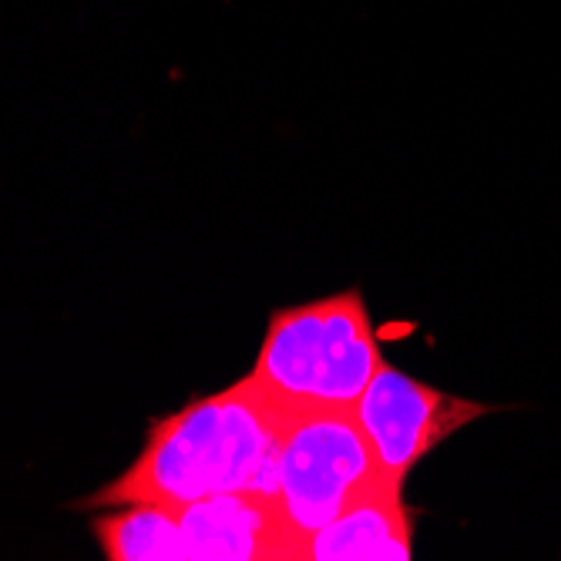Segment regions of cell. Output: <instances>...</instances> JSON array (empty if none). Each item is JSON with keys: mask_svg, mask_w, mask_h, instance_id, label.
<instances>
[{"mask_svg": "<svg viewBox=\"0 0 561 561\" xmlns=\"http://www.w3.org/2000/svg\"><path fill=\"white\" fill-rule=\"evenodd\" d=\"M293 407L256 377L198 397L182 411L151 421L135 461L81 507L192 504L229 491L276 497L279 440Z\"/></svg>", "mask_w": 561, "mask_h": 561, "instance_id": "cell-1", "label": "cell"}, {"mask_svg": "<svg viewBox=\"0 0 561 561\" xmlns=\"http://www.w3.org/2000/svg\"><path fill=\"white\" fill-rule=\"evenodd\" d=\"M380 364L364 293L343 289L276 310L252 377L293 411H353Z\"/></svg>", "mask_w": 561, "mask_h": 561, "instance_id": "cell-2", "label": "cell"}, {"mask_svg": "<svg viewBox=\"0 0 561 561\" xmlns=\"http://www.w3.org/2000/svg\"><path fill=\"white\" fill-rule=\"evenodd\" d=\"M387 484L397 481L377 465L353 411H323V407L289 411L279 440L276 504L302 541V554L306 541L343 515L353 501Z\"/></svg>", "mask_w": 561, "mask_h": 561, "instance_id": "cell-3", "label": "cell"}, {"mask_svg": "<svg viewBox=\"0 0 561 561\" xmlns=\"http://www.w3.org/2000/svg\"><path fill=\"white\" fill-rule=\"evenodd\" d=\"M494 407L447 393L400 374L387 360L353 403V421L374 447L377 465L397 484L447 437L491 414Z\"/></svg>", "mask_w": 561, "mask_h": 561, "instance_id": "cell-4", "label": "cell"}, {"mask_svg": "<svg viewBox=\"0 0 561 561\" xmlns=\"http://www.w3.org/2000/svg\"><path fill=\"white\" fill-rule=\"evenodd\" d=\"M172 507L185 561H302V541L270 494L229 491Z\"/></svg>", "mask_w": 561, "mask_h": 561, "instance_id": "cell-5", "label": "cell"}, {"mask_svg": "<svg viewBox=\"0 0 561 561\" xmlns=\"http://www.w3.org/2000/svg\"><path fill=\"white\" fill-rule=\"evenodd\" d=\"M414 558V512L403 504V488L387 484L306 541L302 561H411Z\"/></svg>", "mask_w": 561, "mask_h": 561, "instance_id": "cell-6", "label": "cell"}, {"mask_svg": "<svg viewBox=\"0 0 561 561\" xmlns=\"http://www.w3.org/2000/svg\"><path fill=\"white\" fill-rule=\"evenodd\" d=\"M108 561H185V541L172 504H125L94 522Z\"/></svg>", "mask_w": 561, "mask_h": 561, "instance_id": "cell-7", "label": "cell"}]
</instances>
